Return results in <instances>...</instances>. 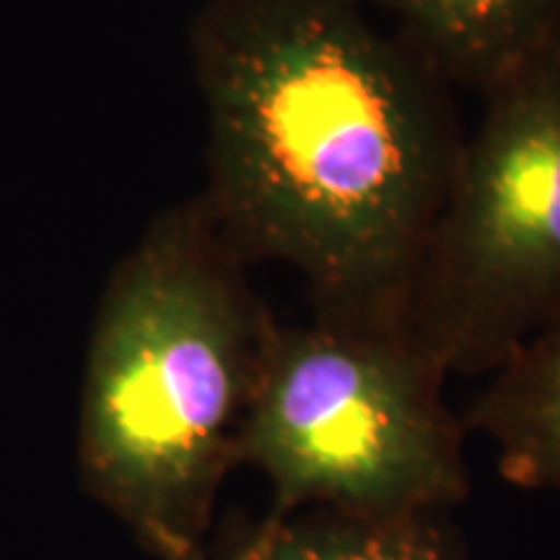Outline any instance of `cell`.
I'll return each instance as SVG.
<instances>
[{
    "instance_id": "cell-1",
    "label": "cell",
    "mask_w": 560,
    "mask_h": 560,
    "mask_svg": "<svg viewBox=\"0 0 560 560\" xmlns=\"http://www.w3.org/2000/svg\"><path fill=\"white\" fill-rule=\"evenodd\" d=\"M190 58L223 240L299 270L314 319L408 327L465 140L450 83L366 0H206Z\"/></svg>"
},
{
    "instance_id": "cell-2",
    "label": "cell",
    "mask_w": 560,
    "mask_h": 560,
    "mask_svg": "<svg viewBox=\"0 0 560 560\" xmlns=\"http://www.w3.org/2000/svg\"><path fill=\"white\" fill-rule=\"evenodd\" d=\"M198 195L109 270L79 402L81 486L159 560H202L278 319Z\"/></svg>"
},
{
    "instance_id": "cell-3",
    "label": "cell",
    "mask_w": 560,
    "mask_h": 560,
    "mask_svg": "<svg viewBox=\"0 0 560 560\" xmlns=\"http://www.w3.org/2000/svg\"><path fill=\"white\" fill-rule=\"evenodd\" d=\"M450 371L410 327L276 325L244 420L240 465L272 488V514H441L470 495L465 420Z\"/></svg>"
},
{
    "instance_id": "cell-4",
    "label": "cell",
    "mask_w": 560,
    "mask_h": 560,
    "mask_svg": "<svg viewBox=\"0 0 560 560\" xmlns=\"http://www.w3.org/2000/svg\"><path fill=\"white\" fill-rule=\"evenodd\" d=\"M560 317V47L482 94L433 221L408 327L450 374H493Z\"/></svg>"
},
{
    "instance_id": "cell-5",
    "label": "cell",
    "mask_w": 560,
    "mask_h": 560,
    "mask_svg": "<svg viewBox=\"0 0 560 560\" xmlns=\"http://www.w3.org/2000/svg\"><path fill=\"white\" fill-rule=\"evenodd\" d=\"M446 83L486 94L560 47V0H366Z\"/></svg>"
},
{
    "instance_id": "cell-6",
    "label": "cell",
    "mask_w": 560,
    "mask_h": 560,
    "mask_svg": "<svg viewBox=\"0 0 560 560\" xmlns=\"http://www.w3.org/2000/svg\"><path fill=\"white\" fill-rule=\"evenodd\" d=\"M462 420L495 446L503 480L560 493V317L490 374Z\"/></svg>"
},
{
    "instance_id": "cell-7",
    "label": "cell",
    "mask_w": 560,
    "mask_h": 560,
    "mask_svg": "<svg viewBox=\"0 0 560 560\" xmlns=\"http://www.w3.org/2000/svg\"><path fill=\"white\" fill-rule=\"evenodd\" d=\"M436 516L270 511L226 560H472Z\"/></svg>"
}]
</instances>
